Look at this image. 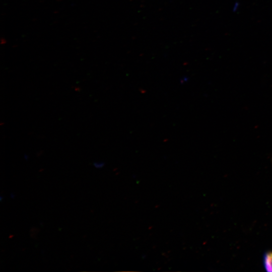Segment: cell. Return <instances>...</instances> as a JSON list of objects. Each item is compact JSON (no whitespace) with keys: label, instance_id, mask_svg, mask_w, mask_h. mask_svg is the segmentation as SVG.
Segmentation results:
<instances>
[{"label":"cell","instance_id":"1","mask_svg":"<svg viewBox=\"0 0 272 272\" xmlns=\"http://www.w3.org/2000/svg\"><path fill=\"white\" fill-rule=\"evenodd\" d=\"M263 263L267 271H272V251L265 252L263 256Z\"/></svg>","mask_w":272,"mask_h":272},{"label":"cell","instance_id":"2","mask_svg":"<svg viewBox=\"0 0 272 272\" xmlns=\"http://www.w3.org/2000/svg\"><path fill=\"white\" fill-rule=\"evenodd\" d=\"M104 164L101 162H95L94 163V166L97 168H102Z\"/></svg>","mask_w":272,"mask_h":272}]
</instances>
